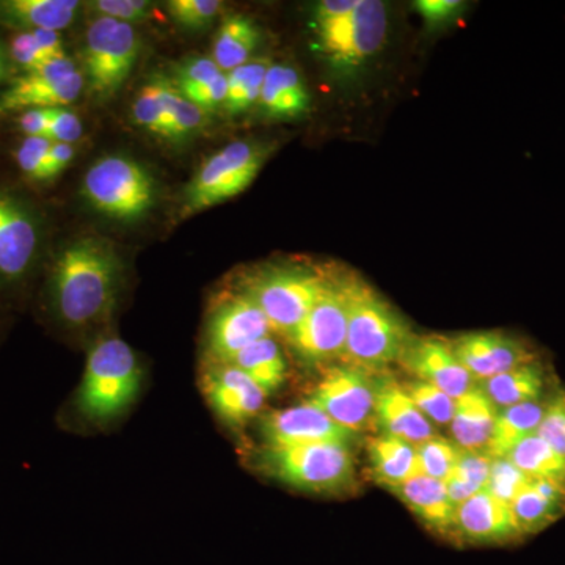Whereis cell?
<instances>
[{
	"label": "cell",
	"mask_w": 565,
	"mask_h": 565,
	"mask_svg": "<svg viewBox=\"0 0 565 565\" xmlns=\"http://www.w3.org/2000/svg\"><path fill=\"white\" fill-rule=\"evenodd\" d=\"M11 55H13L14 62L25 70V73H32L51 62L40 50L31 31L14 36V40L11 41Z\"/></svg>",
	"instance_id": "obj_45"
},
{
	"label": "cell",
	"mask_w": 565,
	"mask_h": 565,
	"mask_svg": "<svg viewBox=\"0 0 565 565\" xmlns=\"http://www.w3.org/2000/svg\"><path fill=\"white\" fill-rule=\"evenodd\" d=\"M390 490L434 533H455L456 505L449 500L444 481L418 475Z\"/></svg>",
	"instance_id": "obj_21"
},
{
	"label": "cell",
	"mask_w": 565,
	"mask_h": 565,
	"mask_svg": "<svg viewBox=\"0 0 565 565\" xmlns=\"http://www.w3.org/2000/svg\"><path fill=\"white\" fill-rule=\"evenodd\" d=\"M508 459L527 478L548 479L565 486V459L539 437L531 435L509 452Z\"/></svg>",
	"instance_id": "obj_31"
},
{
	"label": "cell",
	"mask_w": 565,
	"mask_h": 565,
	"mask_svg": "<svg viewBox=\"0 0 565 565\" xmlns=\"http://www.w3.org/2000/svg\"><path fill=\"white\" fill-rule=\"evenodd\" d=\"M359 0H322L316 6V24L338 20L355 9Z\"/></svg>",
	"instance_id": "obj_50"
},
{
	"label": "cell",
	"mask_w": 565,
	"mask_h": 565,
	"mask_svg": "<svg viewBox=\"0 0 565 565\" xmlns=\"http://www.w3.org/2000/svg\"><path fill=\"white\" fill-rule=\"evenodd\" d=\"M266 315L244 292L225 297L211 311L206 330L207 363H228L245 348L270 337Z\"/></svg>",
	"instance_id": "obj_12"
},
{
	"label": "cell",
	"mask_w": 565,
	"mask_h": 565,
	"mask_svg": "<svg viewBox=\"0 0 565 565\" xmlns=\"http://www.w3.org/2000/svg\"><path fill=\"white\" fill-rule=\"evenodd\" d=\"M377 388L379 382L370 371L344 364L327 371L308 401L334 423L356 434L374 422Z\"/></svg>",
	"instance_id": "obj_11"
},
{
	"label": "cell",
	"mask_w": 565,
	"mask_h": 565,
	"mask_svg": "<svg viewBox=\"0 0 565 565\" xmlns=\"http://www.w3.org/2000/svg\"><path fill=\"white\" fill-rule=\"evenodd\" d=\"M222 71L218 68L214 58L196 57L188 61L178 70V90L184 95L204 85L211 84L212 81L221 76Z\"/></svg>",
	"instance_id": "obj_43"
},
{
	"label": "cell",
	"mask_w": 565,
	"mask_h": 565,
	"mask_svg": "<svg viewBox=\"0 0 565 565\" xmlns=\"http://www.w3.org/2000/svg\"><path fill=\"white\" fill-rule=\"evenodd\" d=\"M546 412V403L533 401L512 405V407L498 411L497 422H494L492 437L487 445L486 452L492 459L508 457L509 452L515 448L520 441L537 434L539 426Z\"/></svg>",
	"instance_id": "obj_27"
},
{
	"label": "cell",
	"mask_w": 565,
	"mask_h": 565,
	"mask_svg": "<svg viewBox=\"0 0 565 565\" xmlns=\"http://www.w3.org/2000/svg\"><path fill=\"white\" fill-rule=\"evenodd\" d=\"M415 9L429 28H441L460 17L465 3L460 0H419Z\"/></svg>",
	"instance_id": "obj_44"
},
{
	"label": "cell",
	"mask_w": 565,
	"mask_h": 565,
	"mask_svg": "<svg viewBox=\"0 0 565 565\" xmlns=\"http://www.w3.org/2000/svg\"><path fill=\"white\" fill-rule=\"evenodd\" d=\"M411 399L429 422L438 426L451 424L456 411V399L444 390L423 381H414L404 386Z\"/></svg>",
	"instance_id": "obj_37"
},
{
	"label": "cell",
	"mask_w": 565,
	"mask_h": 565,
	"mask_svg": "<svg viewBox=\"0 0 565 565\" xmlns=\"http://www.w3.org/2000/svg\"><path fill=\"white\" fill-rule=\"evenodd\" d=\"M374 419L384 434L393 435L414 446L437 437L433 423L419 412L404 386L390 379L379 381Z\"/></svg>",
	"instance_id": "obj_20"
},
{
	"label": "cell",
	"mask_w": 565,
	"mask_h": 565,
	"mask_svg": "<svg viewBox=\"0 0 565 565\" xmlns=\"http://www.w3.org/2000/svg\"><path fill=\"white\" fill-rule=\"evenodd\" d=\"M52 140L46 137H28L17 151V162L21 172L36 181H44L47 156H50Z\"/></svg>",
	"instance_id": "obj_41"
},
{
	"label": "cell",
	"mask_w": 565,
	"mask_h": 565,
	"mask_svg": "<svg viewBox=\"0 0 565 565\" xmlns=\"http://www.w3.org/2000/svg\"><path fill=\"white\" fill-rule=\"evenodd\" d=\"M537 435L565 459V392L556 393L546 403V412Z\"/></svg>",
	"instance_id": "obj_40"
},
{
	"label": "cell",
	"mask_w": 565,
	"mask_h": 565,
	"mask_svg": "<svg viewBox=\"0 0 565 565\" xmlns=\"http://www.w3.org/2000/svg\"><path fill=\"white\" fill-rule=\"evenodd\" d=\"M74 154H76V151H74L73 145L52 141L44 181L52 180V178L61 174L70 166V162L73 161Z\"/></svg>",
	"instance_id": "obj_49"
},
{
	"label": "cell",
	"mask_w": 565,
	"mask_h": 565,
	"mask_svg": "<svg viewBox=\"0 0 565 565\" xmlns=\"http://www.w3.org/2000/svg\"><path fill=\"white\" fill-rule=\"evenodd\" d=\"M493 459L487 452L463 449L452 473L446 478L445 487L452 504L459 505L479 490L486 489Z\"/></svg>",
	"instance_id": "obj_32"
},
{
	"label": "cell",
	"mask_w": 565,
	"mask_h": 565,
	"mask_svg": "<svg viewBox=\"0 0 565 565\" xmlns=\"http://www.w3.org/2000/svg\"><path fill=\"white\" fill-rule=\"evenodd\" d=\"M226 95H228V81H226V74L222 73L211 84L196 88V90L184 93L182 96H185L189 102H192L207 114V111L225 106Z\"/></svg>",
	"instance_id": "obj_47"
},
{
	"label": "cell",
	"mask_w": 565,
	"mask_h": 565,
	"mask_svg": "<svg viewBox=\"0 0 565 565\" xmlns=\"http://www.w3.org/2000/svg\"><path fill=\"white\" fill-rule=\"evenodd\" d=\"M143 371L131 345L117 337L96 341L71 408L82 422L104 426L125 415L139 396Z\"/></svg>",
	"instance_id": "obj_2"
},
{
	"label": "cell",
	"mask_w": 565,
	"mask_h": 565,
	"mask_svg": "<svg viewBox=\"0 0 565 565\" xmlns=\"http://www.w3.org/2000/svg\"><path fill=\"white\" fill-rule=\"evenodd\" d=\"M259 103L270 117L294 118L308 109L310 96L297 70L275 63L267 71Z\"/></svg>",
	"instance_id": "obj_26"
},
{
	"label": "cell",
	"mask_w": 565,
	"mask_h": 565,
	"mask_svg": "<svg viewBox=\"0 0 565 565\" xmlns=\"http://www.w3.org/2000/svg\"><path fill=\"white\" fill-rule=\"evenodd\" d=\"M244 371L267 396L280 390L286 381V362L280 345L267 337L256 341L228 362Z\"/></svg>",
	"instance_id": "obj_30"
},
{
	"label": "cell",
	"mask_w": 565,
	"mask_h": 565,
	"mask_svg": "<svg viewBox=\"0 0 565 565\" xmlns=\"http://www.w3.org/2000/svg\"><path fill=\"white\" fill-rule=\"evenodd\" d=\"M487 396L498 411L512 405L533 403L541 399L545 388V373L541 364L527 363L481 382Z\"/></svg>",
	"instance_id": "obj_29"
},
{
	"label": "cell",
	"mask_w": 565,
	"mask_h": 565,
	"mask_svg": "<svg viewBox=\"0 0 565 565\" xmlns=\"http://www.w3.org/2000/svg\"><path fill=\"white\" fill-rule=\"evenodd\" d=\"M527 482H530V478L519 470L508 457H500V459H493L486 490H489L501 503L511 505L516 494L525 489Z\"/></svg>",
	"instance_id": "obj_38"
},
{
	"label": "cell",
	"mask_w": 565,
	"mask_h": 565,
	"mask_svg": "<svg viewBox=\"0 0 565 565\" xmlns=\"http://www.w3.org/2000/svg\"><path fill=\"white\" fill-rule=\"evenodd\" d=\"M497 416V405L481 385H475L470 392L456 399L455 416L449 424L452 441L467 451L486 452Z\"/></svg>",
	"instance_id": "obj_23"
},
{
	"label": "cell",
	"mask_w": 565,
	"mask_h": 565,
	"mask_svg": "<svg viewBox=\"0 0 565 565\" xmlns=\"http://www.w3.org/2000/svg\"><path fill=\"white\" fill-rule=\"evenodd\" d=\"M371 471L379 484L393 487L422 475L416 446L393 435L382 434L367 441Z\"/></svg>",
	"instance_id": "obj_24"
},
{
	"label": "cell",
	"mask_w": 565,
	"mask_h": 565,
	"mask_svg": "<svg viewBox=\"0 0 565 565\" xmlns=\"http://www.w3.org/2000/svg\"><path fill=\"white\" fill-rule=\"evenodd\" d=\"M40 245L39 223L28 206L0 192V285H18L31 273Z\"/></svg>",
	"instance_id": "obj_16"
},
{
	"label": "cell",
	"mask_w": 565,
	"mask_h": 565,
	"mask_svg": "<svg viewBox=\"0 0 565 565\" xmlns=\"http://www.w3.org/2000/svg\"><path fill=\"white\" fill-rule=\"evenodd\" d=\"M318 25V43L327 61L340 71L360 68L384 46L388 17L379 0H359L338 20Z\"/></svg>",
	"instance_id": "obj_8"
},
{
	"label": "cell",
	"mask_w": 565,
	"mask_h": 565,
	"mask_svg": "<svg viewBox=\"0 0 565 565\" xmlns=\"http://www.w3.org/2000/svg\"><path fill=\"white\" fill-rule=\"evenodd\" d=\"M81 2L77 0H7L0 2V17L29 31H55L73 24Z\"/></svg>",
	"instance_id": "obj_25"
},
{
	"label": "cell",
	"mask_w": 565,
	"mask_h": 565,
	"mask_svg": "<svg viewBox=\"0 0 565 565\" xmlns=\"http://www.w3.org/2000/svg\"><path fill=\"white\" fill-rule=\"evenodd\" d=\"M134 121L145 131L170 139L169 118L162 98V81L145 85L132 104Z\"/></svg>",
	"instance_id": "obj_34"
},
{
	"label": "cell",
	"mask_w": 565,
	"mask_h": 565,
	"mask_svg": "<svg viewBox=\"0 0 565 565\" xmlns=\"http://www.w3.org/2000/svg\"><path fill=\"white\" fill-rule=\"evenodd\" d=\"M262 31L252 18L232 14L223 20L214 40L212 58L222 73L239 68L250 62L253 52L259 46Z\"/></svg>",
	"instance_id": "obj_28"
},
{
	"label": "cell",
	"mask_w": 565,
	"mask_h": 565,
	"mask_svg": "<svg viewBox=\"0 0 565 565\" xmlns=\"http://www.w3.org/2000/svg\"><path fill=\"white\" fill-rule=\"evenodd\" d=\"M264 159L263 148L248 140L232 141L214 152L185 188L181 217H191L243 193L258 177Z\"/></svg>",
	"instance_id": "obj_6"
},
{
	"label": "cell",
	"mask_w": 565,
	"mask_h": 565,
	"mask_svg": "<svg viewBox=\"0 0 565 565\" xmlns=\"http://www.w3.org/2000/svg\"><path fill=\"white\" fill-rule=\"evenodd\" d=\"M452 539L467 545H504L522 539L511 505L482 489L456 508Z\"/></svg>",
	"instance_id": "obj_18"
},
{
	"label": "cell",
	"mask_w": 565,
	"mask_h": 565,
	"mask_svg": "<svg viewBox=\"0 0 565 565\" xmlns=\"http://www.w3.org/2000/svg\"><path fill=\"white\" fill-rule=\"evenodd\" d=\"M3 74H6V57H3L2 47H0V82L3 79Z\"/></svg>",
	"instance_id": "obj_52"
},
{
	"label": "cell",
	"mask_w": 565,
	"mask_h": 565,
	"mask_svg": "<svg viewBox=\"0 0 565 565\" xmlns=\"http://www.w3.org/2000/svg\"><path fill=\"white\" fill-rule=\"evenodd\" d=\"M82 195L106 217L132 222L143 217L156 200V185L141 163L128 156L98 159L85 173Z\"/></svg>",
	"instance_id": "obj_5"
},
{
	"label": "cell",
	"mask_w": 565,
	"mask_h": 565,
	"mask_svg": "<svg viewBox=\"0 0 565 565\" xmlns=\"http://www.w3.org/2000/svg\"><path fill=\"white\" fill-rule=\"evenodd\" d=\"M218 0H170L167 3L170 17L189 29L206 28L222 10Z\"/></svg>",
	"instance_id": "obj_39"
},
{
	"label": "cell",
	"mask_w": 565,
	"mask_h": 565,
	"mask_svg": "<svg viewBox=\"0 0 565 565\" xmlns=\"http://www.w3.org/2000/svg\"><path fill=\"white\" fill-rule=\"evenodd\" d=\"M259 435L267 448L316 444L351 445L355 433L344 429L311 401L259 416Z\"/></svg>",
	"instance_id": "obj_14"
},
{
	"label": "cell",
	"mask_w": 565,
	"mask_h": 565,
	"mask_svg": "<svg viewBox=\"0 0 565 565\" xmlns=\"http://www.w3.org/2000/svg\"><path fill=\"white\" fill-rule=\"evenodd\" d=\"M416 381L427 382L457 399L476 385L471 374L457 360L451 343L440 338H412L397 360Z\"/></svg>",
	"instance_id": "obj_17"
},
{
	"label": "cell",
	"mask_w": 565,
	"mask_h": 565,
	"mask_svg": "<svg viewBox=\"0 0 565 565\" xmlns=\"http://www.w3.org/2000/svg\"><path fill=\"white\" fill-rule=\"evenodd\" d=\"M348 297V334L344 356L366 371H381L403 355L414 338L407 322L360 278H344Z\"/></svg>",
	"instance_id": "obj_3"
},
{
	"label": "cell",
	"mask_w": 565,
	"mask_h": 565,
	"mask_svg": "<svg viewBox=\"0 0 565 565\" xmlns=\"http://www.w3.org/2000/svg\"><path fill=\"white\" fill-rule=\"evenodd\" d=\"M326 282L327 277L315 270L275 267L256 274L241 292L262 308L273 332L289 340L321 296Z\"/></svg>",
	"instance_id": "obj_7"
},
{
	"label": "cell",
	"mask_w": 565,
	"mask_h": 565,
	"mask_svg": "<svg viewBox=\"0 0 565 565\" xmlns=\"http://www.w3.org/2000/svg\"><path fill=\"white\" fill-rule=\"evenodd\" d=\"M84 76L68 57L25 73L0 96V115L31 109H61L79 99Z\"/></svg>",
	"instance_id": "obj_13"
},
{
	"label": "cell",
	"mask_w": 565,
	"mask_h": 565,
	"mask_svg": "<svg viewBox=\"0 0 565 565\" xmlns=\"http://www.w3.org/2000/svg\"><path fill=\"white\" fill-rule=\"evenodd\" d=\"M90 7L98 14L96 18H110L131 25L151 17V3L145 0H96Z\"/></svg>",
	"instance_id": "obj_42"
},
{
	"label": "cell",
	"mask_w": 565,
	"mask_h": 565,
	"mask_svg": "<svg viewBox=\"0 0 565 565\" xmlns=\"http://www.w3.org/2000/svg\"><path fill=\"white\" fill-rule=\"evenodd\" d=\"M84 134L81 118L74 111L61 107V109L51 110L50 140L58 143H76Z\"/></svg>",
	"instance_id": "obj_46"
},
{
	"label": "cell",
	"mask_w": 565,
	"mask_h": 565,
	"mask_svg": "<svg viewBox=\"0 0 565 565\" xmlns=\"http://www.w3.org/2000/svg\"><path fill=\"white\" fill-rule=\"evenodd\" d=\"M269 68L270 63L267 61H253L226 73L228 95H226V103L223 107L228 114H243L250 109L253 104L259 102L264 79H266Z\"/></svg>",
	"instance_id": "obj_33"
},
{
	"label": "cell",
	"mask_w": 565,
	"mask_h": 565,
	"mask_svg": "<svg viewBox=\"0 0 565 565\" xmlns=\"http://www.w3.org/2000/svg\"><path fill=\"white\" fill-rule=\"evenodd\" d=\"M39 43L40 50L46 55L47 61H58L68 57L63 50L61 33L55 31H31Z\"/></svg>",
	"instance_id": "obj_51"
},
{
	"label": "cell",
	"mask_w": 565,
	"mask_h": 565,
	"mask_svg": "<svg viewBox=\"0 0 565 565\" xmlns=\"http://www.w3.org/2000/svg\"><path fill=\"white\" fill-rule=\"evenodd\" d=\"M416 451H418L422 475L445 482L459 462L463 449L457 446L455 441L434 437L424 441L423 445L416 446Z\"/></svg>",
	"instance_id": "obj_36"
},
{
	"label": "cell",
	"mask_w": 565,
	"mask_h": 565,
	"mask_svg": "<svg viewBox=\"0 0 565 565\" xmlns=\"http://www.w3.org/2000/svg\"><path fill=\"white\" fill-rule=\"evenodd\" d=\"M202 392L218 419L236 429L262 416L267 399V394L232 363H206Z\"/></svg>",
	"instance_id": "obj_15"
},
{
	"label": "cell",
	"mask_w": 565,
	"mask_h": 565,
	"mask_svg": "<svg viewBox=\"0 0 565 565\" xmlns=\"http://www.w3.org/2000/svg\"><path fill=\"white\" fill-rule=\"evenodd\" d=\"M451 348L465 370L479 382L533 363L525 344L500 332L460 334L451 341Z\"/></svg>",
	"instance_id": "obj_19"
},
{
	"label": "cell",
	"mask_w": 565,
	"mask_h": 565,
	"mask_svg": "<svg viewBox=\"0 0 565 565\" xmlns=\"http://www.w3.org/2000/svg\"><path fill=\"white\" fill-rule=\"evenodd\" d=\"M511 511L522 537L539 533L564 515L565 486L530 478L525 489L512 501Z\"/></svg>",
	"instance_id": "obj_22"
},
{
	"label": "cell",
	"mask_w": 565,
	"mask_h": 565,
	"mask_svg": "<svg viewBox=\"0 0 565 565\" xmlns=\"http://www.w3.org/2000/svg\"><path fill=\"white\" fill-rule=\"evenodd\" d=\"M348 334V297L344 278H327L321 296L299 323L289 343L303 360L310 363H326L344 356Z\"/></svg>",
	"instance_id": "obj_10"
},
{
	"label": "cell",
	"mask_w": 565,
	"mask_h": 565,
	"mask_svg": "<svg viewBox=\"0 0 565 565\" xmlns=\"http://www.w3.org/2000/svg\"><path fill=\"white\" fill-rule=\"evenodd\" d=\"M139 51V36L131 24L95 18L85 35L84 63L96 98L114 95L128 81Z\"/></svg>",
	"instance_id": "obj_9"
},
{
	"label": "cell",
	"mask_w": 565,
	"mask_h": 565,
	"mask_svg": "<svg viewBox=\"0 0 565 565\" xmlns=\"http://www.w3.org/2000/svg\"><path fill=\"white\" fill-rule=\"evenodd\" d=\"M162 98L167 118H169L170 139H182L202 128L206 121V111L189 102L178 88L167 84L166 81H162Z\"/></svg>",
	"instance_id": "obj_35"
},
{
	"label": "cell",
	"mask_w": 565,
	"mask_h": 565,
	"mask_svg": "<svg viewBox=\"0 0 565 565\" xmlns=\"http://www.w3.org/2000/svg\"><path fill=\"white\" fill-rule=\"evenodd\" d=\"M122 266L114 245L82 237L55 256L47 281L52 315L73 330L98 326L109 318L120 296Z\"/></svg>",
	"instance_id": "obj_1"
},
{
	"label": "cell",
	"mask_w": 565,
	"mask_h": 565,
	"mask_svg": "<svg viewBox=\"0 0 565 565\" xmlns=\"http://www.w3.org/2000/svg\"><path fill=\"white\" fill-rule=\"evenodd\" d=\"M52 109H31L22 111L18 125H20L21 131L28 137H47L50 134V121H51Z\"/></svg>",
	"instance_id": "obj_48"
},
{
	"label": "cell",
	"mask_w": 565,
	"mask_h": 565,
	"mask_svg": "<svg viewBox=\"0 0 565 565\" xmlns=\"http://www.w3.org/2000/svg\"><path fill=\"white\" fill-rule=\"evenodd\" d=\"M255 463L262 473L305 493L340 494L355 482L351 445L263 446Z\"/></svg>",
	"instance_id": "obj_4"
}]
</instances>
